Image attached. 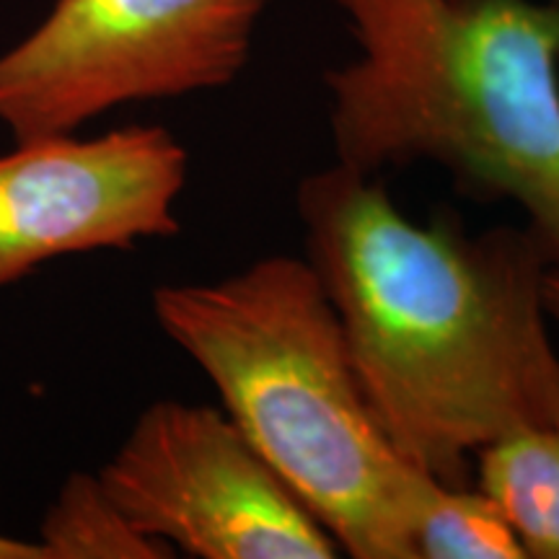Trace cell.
I'll list each match as a JSON object with an SVG mask.
<instances>
[{
	"mask_svg": "<svg viewBox=\"0 0 559 559\" xmlns=\"http://www.w3.org/2000/svg\"><path fill=\"white\" fill-rule=\"evenodd\" d=\"M306 260L340 313L370 407L402 459L445 485L519 430L559 423L549 260L528 228L415 223L379 177L309 174Z\"/></svg>",
	"mask_w": 559,
	"mask_h": 559,
	"instance_id": "1",
	"label": "cell"
},
{
	"mask_svg": "<svg viewBox=\"0 0 559 559\" xmlns=\"http://www.w3.org/2000/svg\"><path fill=\"white\" fill-rule=\"evenodd\" d=\"M358 55L326 73L334 164H436L506 200L559 270V0H334Z\"/></svg>",
	"mask_w": 559,
	"mask_h": 559,
	"instance_id": "2",
	"label": "cell"
},
{
	"mask_svg": "<svg viewBox=\"0 0 559 559\" xmlns=\"http://www.w3.org/2000/svg\"><path fill=\"white\" fill-rule=\"evenodd\" d=\"M153 313L342 555L415 559L409 513L425 472L381 428L340 313L306 257L160 285Z\"/></svg>",
	"mask_w": 559,
	"mask_h": 559,
	"instance_id": "3",
	"label": "cell"
},
{
	"mask_svg": "<svg viewBox=\"0 0 559 559\" xmlns=\"http://www.w3.org/2000/svg\"><path fill=\"white\" fill-rule=\"evenodd\" d=\"M272 0H55L0 55V124L16 143L73 135L104 111L226 88Z\"/></svg>",
	"mask_w": 559,
	"mask_h": 559,
	"instance_id": "4",
	"label": "cell"
},
{
	"mask_svg": "<svg viewBox=\"0 0 559 559\" xmlns=\"http://www.w3.org/2000/svg\"><path fill=\"white\" fill-rule=\"evenodd\" d=\"M96 477L132 526L190 557L342 555L223 407L151 404Z\"/></svg>",
	"mask_w": 559,
	"mask_h": 559,
	"instance_id": "5",
	"label": "cell"
},
{
	"mask_svg": "<svg viewBox=\"0 0 559 559\" xmlns=\"http://www.w3.org/2000/svg\"><path fill=\"white\" fill-rule=\"evenodd\" d=\"M187 169L160 124L16 143L0 156V288L58 257L177 236Z\"/></svg>",
	"mask_w": 559,
	"mask_h": 559,
	"instance_id": "6",
	"label": "cell"
},
{
	"mask_svg": "<svg viewBox=\"0 0 559 559\" xmlns=\"http://www.w3.org/2000/svg\"><path fill=\"white\" fill-rule=\"evenodd\" d=\"M479 487L498 502L531 559H559V423L519 430L477 456Z\"/></svg>",
	"mask_w": 559,
	"mask_h": 559,
	"instance_id": "7",
	"label": "cell"
},
{
	"mask_svg": "<svg viewBox=\"0 0 559 559\" xmlns=\"http://www.w3.org/2000/svg\"><path fill=\"white\" fill-rule=\"evenodd\" d=\"M415 559H526L523 544L485 489L419 479L409 513Z\"/></svg>",
	"mask_w": 559,
	"mask_h": 559,
	"instance_id": "8",
	"label": "cell"
},
{
	"mask_svg": "<svg viewBox=\"0 0 559 559\" xmlns=\"http://www.w3.org/2000/svg\"><path fill=\"white\" fill-rule=\"evenodd\" d=\"M47 559H169V544L145 536L111 502L96 474H73L41 521Z\"/></svg>",
	"mask_w": 559,
	"mask_h": 559,
	"instance_id": "9",
	"label": "cell"
},
{
	"mask_svg": "<svg viewBox=\"0 0 559 559\" xmlns=\"http://www.w3.org/2000/svg\"><path fill=\"white\" fill-rule=\"evenodd\" d=\"M0 559H47L39 542L13 539V536L0 534Z\"/></svg>",
	"mask_w": 559,
	"mask_h": 559,
	"instance_id": "10",
	"label": "cell"
},
{
	"mask_svg": "<svg viewBox=\"0 0 559 559\" xmlns=\"http://www.w3.org/2000/svg\"><path fill=\"white\" fill-rule=\"evenodd\" d=\"M544 306H547L549 319L559 326V270H549L544 280Z\"/></svg>",
	"mask_w": 559,
	"mask_h": 559,
	"instance_id": "11",
	"label": "cell"
}]
</instances>
